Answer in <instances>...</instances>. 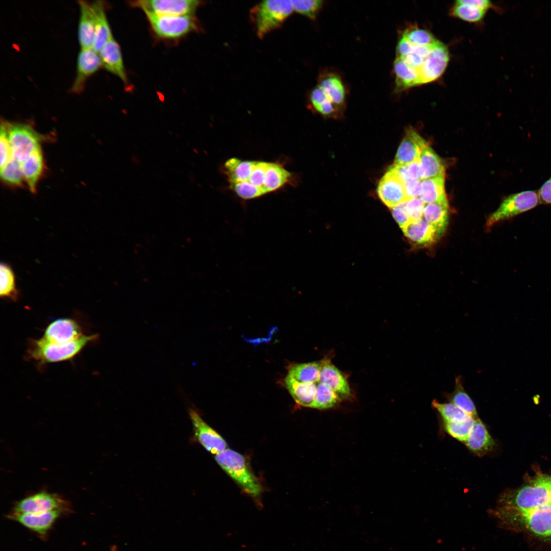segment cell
Here are the masks:
<instances>
[{
  "mask_svg": "<svg viewBox=\"0 0 551 551\" xmlns=\"http://www.w3.org/2000/svg\"><path fill=\"white\" fill-rule=\"evenodd\" d=\"M319 113L326 116H331L335 114L338 106L334 104L329 97L313 106Z\"/></svg>",
  "mask_w": 551,
  "mask_h": 551,
  "instance_id": "bcb514c9",
  "label": "cell"
},
{
  "mask_svg": "<svg viewBox=\"0 0 551 551\" xmlns=\"http://www.w3.org/2000/svg\"><path fill=\"white\" fill-rule=\"evenodd\" d=\"M475 419L469 416L463 420L443 422L444 429L453 438L465 442L473 428Z\"/></svg>",
  "mask_w": 551,
  "mask_h": 551,
  "instance_id": "8d00e7d4",
  "label": "cell"
},
{
  "mask_svg": "<svg viewBox=\"0 0 551 551\" xmlns=\"http://www.w3.org/2000/svg\"><path fill=\"white\" fill-rule=\"evenodd\" d=\"M464 442L470 450L479 456L486 455L494 445L493 440L487 428L479 418L475 419L473 428Z\"/></svg>",
  "mask_w": 551,
  "mask_h": 551,
  "instance_id": "603a6c76",
  "label": "cell"
},
{
  "mask_svg": "<svg viewBox=\"0 0 551 551\" xmlns=\"http://www.w3.org/2000/svg\"><path fill=\"white\" fill-rule=\"evenodd\" d=\"M318 383L327 385L341 399L350 396L351 391L346 379L329 360L323 361Z\"/></svg>",
  "mask_w": 551,
  "mask_h": 551,
  "instance_id": "ffe728a7",
  "label": "cell"
},
{
  "mask_svg": "<svg viewBox=\"0 0 551 551\" xmlns=\"http://www.w3.org/2000/svg\"><path fill=\"white\" fill-rule=\"evenodd\" d=\"M80 17L78 27V39L81 49L92 48L94 34V19L91 5L85 1H78Z\"/></svg>",
  "mask_w": 551,
  "mask_h": 551,
  "instance_id": "cb8c5ba5",
  "label": "cell"
},
{
  "mask_svg": "<svg viewBox=\"0 0 551 551\" xmlns=\"http://www.w3.org/2000/svg\"><path fill=\"white\" fill-rule=\"evenodd\" d=\"M1 177L8 184L20 186L24 179L22 164L11 157L6 164L1 168Z\"/></svg>",
  "mask_w": 551,
  "mask_h": 551,
  "instance_id": "74e56055",
  "label": "cell"
},
{
  "mask_svg": "<svg viewBox=\"0 0 551 551\" xmlns=\"http://www.w3.org/2000/svg\"><path fill=\"white\" fill-rule=\"evenodd\" d=\"M61 510L68 513L71 508L68 502L57 494L40 492L16 502L11 513L16 514H39Z\"/></svg>",
  "mask_w": 551,
  "mask_h": 551,
  "instance_id": "30bf717a",
  "label": "cell"
},
{
  "mask_svg": "<svg viewBox=\"0 0 551 551\" xmlns=\"http://www.w3.org/2000/svg\"><path fill=\"white\" fill-rule=\"evenodd\" d=\"M391 166L405 183L409 181H421L419 159L407 166L393 164Z\"/></svg>",
  "mask_w": 551,
  "mask_h": 551,
  "instance_id": "b9f144b4",
  "label": "cell"
},
{
  "mask_svg": "<svg viewBox=\"0 0 551 551\" xmlns=\"http://www.w3.org/2000/svg\"><path fill=\"white\" fill-rule=\"evenodd\" d=\"M323 361L297 364L290 368L287 376L298 382L317 383Z\"/></svg>",
  "mask_w": 551,
  "mask_h": 551,
  "instance_id": "d6a6232c",
  "label": "cell"
},
{
  "mask_svg": "<svg viewBox=\"0 0 551 551\" xmlns=\"http://www.w3.org/2000/svg\"><path fill=\"white\" fill-rule=\"evenodd\" d=\"M432 407L439 413L443 422H452L463 420L469 415L450 403H440L434 399Z\"/></svg>",
  "mask_w": 551,
  "mask_h": 551,
  "instance_id": "f35d334b",
  "label": "cell"
},
{
  "mask_svg": "<svg viewBox=\"0 0 551 551\" xmlns=\"http://www.w3.org/2000/svg\"><path fill=\"white\" fill-rule=\"evenodd\" d=\"M425 204L419 197L408 199L406 202V208L411 221L423 217Z\"/></svg>",
  "mask_w": 551,
  "mask_h": 551,
  "instance_id": "ee69618b",
  "label": "cell"
},
{
  "mask_svg": "<svg viewBox=\"0 0 551 551\" xmlns=\"http://www.w3.org/2000/svg\"><path fill=\"white\" fill-rule=\"evenodd\" d=\"M448 217L447 200L425 205L423 218L436 230L441 236L447 228Z\"/></svg>",
  "mask_w": 551,
  "mask_h": 551,
  "instance_id": "484cf974",
  "label": "cell"
},
{
  "mask_svg": "<svg viewBox=\"0 0 551 551\" xmlns=\"http://www.w3.org/2000/svg\"><path fill=\"white\" fill-rule=\"evenodd\" d=\"M1 127L0 163L1 168L6 164L11 158V151L5 122H2Z\"/></svg>",
  "mask_w": 551,
  "mask_h": 551,
  "instance_id": "7bdbcfd3",
  "label": "cell"
},
{
  "mask_svg": "<svg viewBox=\"0 0 551 551\" xmlns=\"http://www.w3.org/2000/svg\"><path fill=\"white\" fill-rule=\"evenodd\" d=\"M538 193L540 203L551 204V177L542 185Z\"/></svg>",
  "mask_w": 551,
  "mask_h": 551,
  "instance_id": "c3c4849f",
  "label": "cell"
},
{
  "mask_svg": "<svg viewBox=\"0 0 551 551\" xmlns=\"http://www.w3.org/2000/svg\"><path fill=\"white\" fill-rule=\"evenodd\" d=\"M402 229L405 235L410 241L420 245L432 244L441 237L423 217L410 222Z\"/></svg>",
  "mask_w": 551,
  "mask_h": 551,
  "instance_id": "7402d4cb",
  "label": "cell"
},
{
  "mask_svg": "<svg viewBox=\"0 0 551 551\" xmlns=\"http://www.w3.org/2000/svg\"><path fill=\"white\" fill-rule=\"evenodd\" d=\"M144 13L154 32L163 38H180L197 29L193 15H158Z\"/></svg>",
  "mask_w": 551,
  "mask_h": 551,
  "instance_id": "ba28073f",
  "label": "cell"
},
{
  "mask_svg": "<svg viewBox=\"0 0 551 551\" xmlns=\"http://www.w3.org/2000/svg\"><path fill=\"white\" fill-rule=\"evenodd\" d=\"M215 458L220 466L254 500L257 507L262 508V486L244 457L234 450L226 449L215 455Z\"/></svg>",
  "mask_w": 551,
  "mask_h": 551,
  "instance_id": "277c9868",
  "label": "cell"
},
{
  "mask_svg": "<svg viewBox=\"0 0 551 551\" xmlns=\"http://www.w3.org/2000/svg\"><path fill=\"white\" fill-rule=\"evenodd\" d=\"M421 180L445 177V166L440 157L429 144L422 150L419 158Z\"/></svg>",
  "mask_w": 551,
  "mask_h": 551,
  "instance_id": "d4e9b609",
  "label": "cell"
},
{
  "mask_svg": "<svg viewBox=\"0 0 551 551\" xmlns=\"http://www.w3.org/2000/svg\"><path fill=\"white\" fill-rule=\"evenodd\" d=\"M421 181H409L405 183L406 193L408 199L419 197Z\"/></svg>",
  "mask_w": 551,
  "mask_h": 551,
  "instance_id": "7dc6e473",
  "label": "cell"
},
{
  "mask_svg": "<svg viewBox=\"0 0 551 551\" xmlns=\"http://www.w3.org/2000/svg\"><path fill=\"white\" fill-rule=\"evenodd\" d=\"M402 37L411 44L417 46L431 45L437 41L431 32L417 27L407 29Z\"/></svg>",
  "mask_w": 551,
  "mask_h": 551,
  "instance_id": "ab89813d",
  "label": "cell"
},
{
  "mask_svg": "<svg viewBox=\"0 0 551 551\" xmlns=\"http://www.w3.org/2000/svg\"><path fill=\"white\" fill-rule=\"evenodd\" d=\"M449 60L447 46L438 40L418 70L420 85L434 82L444 73Z\"/></svg>",
  "mask_w": 551,
  "mask_h": 551,
  "instance_id": "7c38bea8",
  "label": "cell"
},
{
  "mask_svg": "<svg viewBox=\"0 0 551 551\" xmlns=\"http://www.w3.org/2000/svg\"><path fill=\"white\" fill-rule=\"evenodd\" d=\"M83 335L81 327L75 320L59 318L48 324L40 338L49 342L63 343L77 339Z\"/></svg>",
  "mask_w": 551,
  "mask_h": 551,
  "instance_id": "2e32d148",
  "label": "cell"
},
{
  "mask_svg": "<svg viewBox=\"0 0 551 551\" xmlns=\"http://www.w3.org/2000/svg\"><path fill=\"white\" fill-rule=\"evenodd\" d=\"M43 168V159L39 146L22 163L24 179L32 192H36V185L42 173Z\"/></svg>",
  "mask_w": 551,
  "mask_h": 551,
  "instance_id": "f1b7e54d",
  "label": "cell"
},
{
  "mask_svg": "<svg viewBox=\"0 0 551 551\" xmlns=\"http://www.w3.org/2000/svg\"><path fill=\"white\" fill-rule=\"evenodd\" d=\"M109 551H117V546H116L115 545H112V546H111Z\"/></svg>",
  "mask_w": 551,
  "mask_h": 551,
  "instance_id": "f907efd6",
  "label": "cell"
},
{
  "mask_svg": "<svg viewBox=\"0 0 551 551\" xmlns=\"http://www.w3.org/2000/svg\"><path fill=\"white\" fill-rule=\"evenodd\" d=\"M391 212L393 218L402 229L411 222L406 210V202L392 208Z\"/></svg>",
  "mask_w": 551,
  "mask_h": 551,
  "instance_id": "f6af8a7d",
  "label": "cell"
},
{
  "mask_svg": "<svg viewBox=\"0 0 551 551\" xmlns=\"http://www.w3.org/2000/svg\"><path fill=\"white\" fill-rule=\"evenodd\" d=\"M293 11L314 19L321 7L322 1L320 0L291 1Z\"/></svg>",
  "mask_w": 551,
  "mask_h": 551,
  "instance_id": "60d3db41",
  "label": "cell"
},
{
  "mask_svg": "<svg viewBox=\"0 0 551 551\" xmlns=\"http://www.w3.org/2000/svg\"><path fill=\"white\" fill-rule=\"evenodd\" d=\"M428 144L415 131L408 128L398 148L393 164L407 166L418 160L422 149Z\"/></svg>",
  "mask_w": 551,
  "mask_h": 551,
  "instance_id": "e0dca14e",
  "label": "cell"
},
{
  "mask_svg": "<svg viewBox=\"0 0 551 551\" xmlns=\"http://www.w3.org/2000/svg\"><path fill=\"white\" fill-rule=\"evenodd\" d=\"M285 385L297 404L311 408L316 393V383H302L287 376Z\"/></svg>",
  "mask_w": 551,
  "mask_h": 551,
  "instance_id": "83f0119b",
  "label": "cell"
},
{
  "mask_svg": "<svg viewBox=\"0 0 551 551\" xmlns=\"http://www.w3.org/2000/svg\"><path fill=\"white\" fill-rule=\"evenodd\" d=\"M499 506L530 510L551 504V476L541 474L519 489L506 492L498 499Z\"/></svg>",
  "mask_w": 551,
  "mask_h": 551,
  "instance_id": "3957f363",
  "label": "cell"
},
{
  "mask_svg": "<svg viewBox=\"0 0 551 551\" xmlns=\"http://www.w3.org/2000/svg\"><path fill=\"white\" fill-rule=\"evenodd\" d=\"M188 412L195 438L206 449L216 455L227 449L223 438L203 419L196 410L189 408Z\"/></svg>",
  "mask_w": 551,
  "mask_h": 551,
  "instance_id": "9a60e30c",
  "label": "cell"
},
{
  "mask_svg": "<svg viewBox=\"0 0 551 551\" xmlns=\"http://www.w3.org/2000/svg\"><path fill=\"white\" fill-rule=\"evenodd\" d=\"M102 66L98 53L92 48L81 49L77 60V73L71 86L72 92L81 93L84 88L87 79Z\"/></svg>",
  "mask_w": 551,
  "mask_h": 551,
  "instance_id": "ac0fdd59",
  "label": "cell"
},
{
  "mask_svg": "<svg viewBox=\"0 0 551 551\" xmlns=\"http://www.w3.org/2000/svg\"><path fill=\"white\" fill-rule=\"evenodd\" d=\"M223 171L230 188L243 200L258 198L289 183L291 173L278 163L228 159Z\"/></svg>",
  "mask_w": 551,
  "mask_h": 551,
  "instance_id": "6da1fadb",
  "label": "cell"
},
{
  "mask_svg": "<svg viewBox=\"0 0 551 551\" xmlns=\"http://www.w3.org/2000/svg\"><path fill=\"white\" fill-rule=\"evenodd\" d=\"M488 513L504 527H511L519 522L536 535L551 538V504L524 510L499 506L488 510Z\"/></svg>",
  "mask_w": 551,
  "mask_h": 551,
  "instance_id": "7a4b0ae2",
  "label": "cell"
},
{
  "mask_svg": "<svg viewBox=\"0 0 551 551\" xmlns=\"http://www.w3.org/2000/svg\"><path fill=\"white\" fill-rule=\"evenodd\" d=\"M293 11L291 0H267L257 4L251 14L258 36L262 38L279 28Z\"/></svg>",
  "mask_w": 551,
  "mask_h": 551,
  "instance_id": "8992f818",
  "label": "cell"
},
{
  "mask_svg": "<svg viewBox=\"0 0 551 551\" xmlns=\"http://www.w3.org/2000/svg\"><path fill=\"white\" fill-rule=\"evenodd\" d=\"M329 99L337 106H342L345 98V89L341 79L333 73L323 76L318 85Z\"/></svg>",
  "mask_w": 551,
  "mask_h": 551,
  "instance_id": "1f68e13d",
  "label": "cell"
},
{
  "mask_svg": "<svg viewBox=\"0 0 551 551\" xmlns=\"http://www.w3.org/2000/svg\"><path fill=\"white\" fill-rule=\"evenodd\" d=\"M486 11L469 4L457 1L450 10V15L461 20L477 23L484 18Z\"/></svg>",
  "mask_w": 551,
  "mask_h": 551,
  "instance_id": "836d02e7",
  "label": "cell"
},
{
  "mask_svg": "<svg viewBox=\"0 0 551 551\" xmlns=\"http://www.w3.org/2000/svg\"><path fill=\"white\" fill-rule=\"evenodd\" d=\"M68 512L57 510L39 514H16L10 513L7 518L16 521L45 539L56 521Z\"/></svg>",
  "mask_w": 551,
  "mask_h": 551,
  "instance_id": "4fadbf2b",
  "label": "cell"
},
{
  "mask_svg": "<svg viewBox=\"0 0 551 551\" xmlns=\"http://www.w3.org/2000/svg\"><path fill=\"white\" fill-rule=\"evenodd\" d=\"M200 2L195 0H141L134 1L132 5L158 15H193Z\"/></svg>",
  "mask_w": 551,
  "mask_h": 551,
  "instance_id": "8fae6325",
  "label": "cell"
},
{
  "mask_svg": "<svg viewBox=\"0 0 551 551\" xmlns=\"http://www.w3.org/2000/svg\"><path fill=\"white\" fill-rule=\"evenodd\" d=\"M5 123L11 157L22 164L40 146L42 136L28 124L6 122Z\"/></svg>",
  "mask_w": 551,
  "mask_h": 551,
  "instance_id": "52a82bcc",
  "label": "cell"
},
{
  "mask_svg": "<svg viewBox=\"0 0 551 551\" xmlns=\"http://www.w3.org/2000/svg\"><path fill=\"white\" fill-rule=\"evenodd\" d=\"M98 338V334L83 335L77 339L63 343L45 341L40 338L32 340L28 353L40 364L53 363L72 359L89 343Z\"/></svg>",
  "mask_w": 551,
  "mask_h": 551,
  "instance_id": "5b68a950",
  "label": "cell"
},
{
  "mask_svg": "<svg viewBox=\"0 0 551 551\" xmlns=\"http://www.w3.org/2000/svg\"><path fill=\"white\" fill-rule=\"evenodd\" d=\"M98 54L102 66L119 78L124 84H128L120 47L113 37L105 44Z\"/></svg>",
  "mask_w": 551,
  "mask_h": 551,
  "instance_id": "d6986e66",
  "label": "cell"
},
{
  "mask_svg": "<svg viewBox=\"0 0 551 551\" xmlns=\"http://www.w3.org/2000/svg\"><path fill=\"white\" fill-rule=\"evenodd\" d=\"M460 1L486 11L493 7L492 3L488 0H460Z\"/></svg>",
  "mask_w": 551,
  "mask_h": 551,
  "instance_id": "681fc988",
  "label": "cell"
},
{
  "mask_svg": "<svg viewBox=\"0 0 551 551\" xmlns=\"http://www.w3.org/2000/svg\"><path fill=\"white\" fill-rule=\"evenodd\" d=\"M341 400L338 395L327 385L317 383L316 393L311 408L326 409L334 407Z\"/></svg>",
  "mask_w": 551,
  "mask_h": 551,
  "instance_id": "d590c367",
  "label": "cell"
},
{
  "mask_svg": "<svg viewBox=\"0 0 551 551\" xmlns=\"http://www.w3.org/2000/svg\"><path fill=\"white\" fill-rule=\"evenodd\" d=\"M455 384L454 391L445 395L449 403L456 406L468 415L474 419L478 418L476 407L472 399L464 389L461 376H458L456 378Z\"/></svg>",
  "mask_w": 551,
  "mask_h": 551,
  "instance_id": "4dcf8cb0",
  "label": "cell"
},
{
  "mask_svg": "<svg viewBox=\"0 0 551 551\" xmlns=\"http://www.w3.org/2000/svg\"><path fill=\"white\" fill-rule=\"evenodd\" d=\"M90 5L95 24V34L92 49L98 53L113 36L107 19L103 2L101 1H96L90 3Z\"/></svg>",
  "mask_w": 551,
  "mask_h": 551,
  "instance_id": "44dd1931",
  "label": "cell"
},
{
  "mask_svg": "<svg viewBox=\"0 0 551 551\" xmlns=\"http://www.w3.org/2000/svg\"><path fill=\"white\" fill-rule=\"evenodd\" d=\"M444 181V177L421 180L419 197L425 204L447 200Z\"/></svg>",
  "mask_w": 551,
  "mask_h": 551,
  "instance_id": "f546056e",
  "label": "cell"
},
{
  "mask_svg": "<svg viewBox=\"0 0 551 551\" xmlns=\"http://www.w3.org/2000/svg\"><path fill=\"white\" fill-rule=\"evenodd\" d=\"M0 272L1 297L15 300L18 293L16 287L14 274L12 269L7 264L1 263Z\"/></svg>",
  "mask_w": 551,
  "mask_h": 551,
  "instance_id": "e575fe53",
  "label": "cell"
},
{
  "mask_svg": "<svg viewBox=\"0 0 551 551\" xmlns=\"http://www.w3.org/2000/svg\"><path fill=\"white\" fill-rule=\"evenodd\" d=\"M393 69L395 76V91L396 92L420 85L418 70L409 66L398 58H396L394 61Z\"/></svg>",
  "mask_w": 551,
  "mask_h": 551,
  "instance_id": "4316f807",
  "label": "cell"
},
{
  "mask_svg": "<svg viewBox=\"0 0 551 551\" xmlns=\"http://www.w3.org/2000/svg\"><path fill=\"white\" fill-rule=\"evenodd\" d=\"M539 203L538 193L536 191L527 190L509 195L490 215L487 224L491 226L510 219L535 208Z\"/></svg>",
  "mask_w": 551,
  "mask_h": 551,
  "instance_id": "9c48e42d",
  "label": "cell"
},
{
  "mask_svg": "<svg viewBox=\"0 0 551 551\" xmlns=\"http://www.w3.org/2000/svg\"><path fill=\"white\" fill-rule=\"evenodd\" d=\"M377 193L382 202L391 208L408 200L405 183L391 166L381 179Z\"/></svg>",
  "mask_w": 551,
  "mask_h": 551,
  "instance_id": "5bb4252c",
  "label": "cell"
}]
</instances>
